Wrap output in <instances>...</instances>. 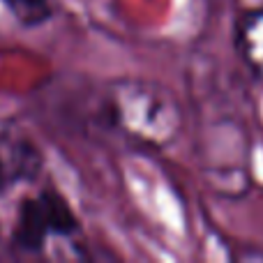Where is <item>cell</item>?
<instances>
[{
    "mask_svg": "<svg viewBox=\"0 0 263 263\" xmlns=\"http://www.w3.org/2000/svg\"><path fill=\"white\" fill-rule=\"evenodd\" d=\"M236 51L254 79L263 81V7L250 9L238 21Z\"/></svg>",
    "mask_w": 263,
    "mask_h": 263,
    "instance_id": "cell-4",
    "label": "cell"
},
{
    "mask_svg": "<svg viewBox=\"0 0 263 263\" xmlns=\"http://www.w3.org/2000/svg\"><path fill=\"white\" fill-rule=\"evenodd\" d=\"M12 14L26 26H35L51 16L53 12V0H3Z\"/></svg>",
    "mask_w": 263,
    "mask_h": 263,
    "instance_id": "cell-5",
    "label": "cell"
},
{
    "mask_svg": "<svg viewBox=\"0 0 263 263\" xmlns=\"http://www.w3.org/2000/svg\"><path fill=\"white\" fill-rule=\"evenodd\" d=\"M77 233L79 222L63 196L55 192H42L23 201L14 229V242L21 250L40 252L53 238L72 240Z\"/></svg>",
    "mask_w": 263,
    "mask_h": 263,
    "instance_id": "cell-2",
    "label": "cell"
},
{
    "mask_svg": "<svg viewBox=\"0 0 263 263\" xmlns=\"http://www.w3.org/2000/svg\"><path fill=\"white\" fill-rule=\"evenodd\" d=\"M104 114L111 127L127 141L150 150L171 145L185 123L176 95L150 79L111 81L104 92Z\"/></svg>",
    "mask_w": 263,
    "mask_h": 263,
    "instance_id": "cell-1",
    "label": "cell"
},
{
    "mask_svg": "<svg viewBox=\"0 0 263 263\" xmlns=\"http://www.w3.org/2000/svg\"><path fill=\"white\" fill-rule=\"evenodd\" d=\"M42 166L40 150L21 136H0V194L12 185L30 180Z\"/></svg>",
    "mask_w": 263,
    "mask_h": 263,
    "instance_id": "cell-3",
    "label": "cell"
}]
</instances>
